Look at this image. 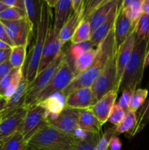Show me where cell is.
I'll return each instance as SVG.
<instances>
[{
  "instance_id": "obj_38",
  "label": "cell",
  "mask_w": 149,
  "mask_h": 150,
  "mask_svg": "<svg viewBox=\"0 0 149 150\" xmlns=\"http://www.w3.org/2000/svg\"><path fill=\"white\" fill-rule=\"evenodd\" d=\"M115 129L116 126H112L103 133L95 150H108L111 138L113 136H115Z\"/></svg>"
},
{
  "instance_id": "obj_17",
  "label": "cell",
  "mask_w": 149,
  "mask_h": 150,
  "mask_svg": "<svg viewBox=\"0 0 149 150\" xmlns=\"http://www.w3.org/2000/svg\"><path fill=\"white\" fill-rule=\"evenodd\" d=\"M121 4H122V1H121ZM121 4L113 26L114 37H115L117 50L119 48L120 45L128 38L130 34L134 29V24H133L131 21L124 14Z\"/></svg>"
},
{
  "instance_id": "obj_41",
  "label": "cell",
  "mask_w": 149,
  "mask_h": 150,
  "mask_svg": "<svg viewBox=\"0 0 149 150\" xmlns=\"http://www.w3.org/2000/svg\"><path fill=\"white\" fill-rule=\"evenodd\" d=\"M0 40L3 41L4 42L7 43V45H9L12 48L14 47L11 40L10 39L8 35H7L5 27H4V24L1 23V21H0Z\"/></svg>"
},
{
  "instance_id": "obj_32",
  "label": "cell",
  "mask_w": 149,
  "mask_h": 150,
  "mask_svg": "<svg viewBox=\"0 0 149 150\" xmlns=\"http://www.w3.org/2000/svg\"><path fill=\"white\" fill-rule=\"evenodd\" d=\"M26 49H27V45H19L12 48L9 61L13 68L23 67L27 55Z\"/></svg>"
},
{
  "instance_id": "obj_34",
  "label": "cell",
  "mask_w": 149,
  "mask_h": 150,
  "mask_svg": "<svg viewBox=\"0 0 149 150\" xmlns=\"http://www.w3.org/2000/svg\"><path fill=\"white\" fill-rule=\"evenodd\" d=\"M136 40L149 41V16L143 14L134 24Z\"/></svg>"
},
{
  "instance_id": "obj_46",
  "label": "cell",
  "mask_w": 149,
  "mask_h": 150,
  "mask_svg": "<svg viewBox=\"0 0 149 150\" xmlns=\"http://www.w3.org/2000/svg\"><path fill=\"white\" fill-rule=\"evenodd\" d=\"M6 104H7V100L4 98H0V114L2 113V111L5 108Z\"/></svg>"
},
{
  "instance_id": "obj_20",
  "label": "cell",
  "mask_w": 149,
  "mask_h": 150,
  "mask_svg": "<svg viewBox=\"0 0 149 150\" xmlns=\"http://www.w3.org/2000/svg\"><path fill=\"white\" fill-rule=\"evenodd\" d=\"M65 97L61 92H58L36 105H40L45 108L48 120H55L65 108Z\"/></svg>"
},
{
  "instance_id": "obj_12",
  "label": "cell",
  "mask_w": 149,
  "mask_h": 150,
  "mask_svg": "<svg viewBox=\"0 0 149 150\" xmlns=\"http://www.w3.org/2000/svg\"><path fill=\"white\" fill-rule=\"evenodd\" d=\"M135 40L136 34L134 29L128 38L118 48L116 57V77H115V86L112 89L118 93L119 92L120 85H121L124 69L131 57V52L135 44Z\"/></svg>"
},
{
  "instance_id": "obj_9",
  "label": "cell",
  "mask_w": 149,
  "mask_h": 150,
  "mask_svg": "<svg viewBox=\"0 0 149 150\" xmlns=\"http://www.w3.org/2000/svg\"><path fill=\"white\" fill-rule=\"evenodd\" d=\"M47 124L48 117L45 108L40 105H34L29 108L19 130L28 142Z\"/></svg>"
},
{
  "instance_id": "obj_7",
  "label": "cell",
  "mask_w": 149,
  "mask_h": 150,
  "mask_svg": "<svg viewBox=\"0 0 149 150\" xmlns=\"http://www.w3.org/2000/svg\"><path fill=\"white\" fill-rule=\"evenodd\" d=\"M66 51L63 48L58 57L42 72L37 75L36 78L34 79L29 86L26 99L25 105L29 108L32 107L36 102L38 95L42 91V89L49 83L53 75L58 70L61 62L65 57Z\"/></svg>"
},
{
  "instance_id": "obj_3",
  "label": "cell",
  "mask_w": 149,
  "mask_h": 150,
  "mask_svg": "<svg viewBox=\"0 0 149 150\" xmlns=\"http://www.w3.org/2000/svg\"><path fill=\"white\" fill-rule=\"evenodd\" d=\"M149 49V41L135 40L131 57L124 69L119 91L133 92L138 89L143 81L146 54Z\"/></svg>"
},
{
  "instance_id": "obj_29",
  "label": "cell",
  "mask_w": 149,
  "mask_h": 150,
  "mask_svg": "<svg viewBox=\"0 0 149 150\" xmlns=\"http://www.w3.org/2000/svg\"><path fill=\"white\" fill-rule=\"evenodd\" d=\"M91 27L89 23V18L83 17L79 26L76 29L74 35L71 38L72 44L79 43V42H84L89 40L91 38Z\"/></svg>"
},
{
  "instance_id": "obj_45",
  "label": "cell",
  "mask_w": 149,
  "mask_h": 150,
  "mask_svg": "<svg viewBox=\"0 0 149 150\" xmlns=\"http://www.w3.org/2000/svg\"><path fill=\"white\" fill-rule=\"evenodd\" d=\"M142 10H143V13L149 16V0H143Z\"/></svg>"
},
{
  "instance_id": "obj_48",
  "label": "cell",
  "mask_w": 149,
  "mask_h": 150,
  "mask_svg": "<svg viewBox=\"0 0 149 150\" xmlns=\"http://www.w3.org/2000/svg\"><path fill=\"white\" fill-rule=\"evenodd\" d=\"M12 47H10V45H7V43L4 42L3 41L0 40V49H6V48H10Z\"/></svg>"
},
{
  "instance_id": "obj_23",
  "label": "cell",
  "mask_w": 149,
  "mask_h": 150,
  "mask_svg": "<svg viewBox=\"0 0 149 150\" xmlns=\"http://www.w3.org/2000/svg\"><path fill=\"white\" fill-rule=\"evenodd\" d=\"M102 127L91 108L80 110L79 127L82 131L100 134L102 133Z\"/></svg>"
},
{
  "instance_id": "obj_52",
  "label": "cell",
  "mask_w": 149,
  "mask_h": 150,
  "mask_svg": "<svg viewBox=\"0 0 149 150\" xmlns=\"http://www.w3.org/2000/svg\"><path fill=\"white\" fill-rule=\"evenodd\" d=\"M27 150H41V149H35V148H32V147H30V146H29V148H28Z\"/></svg>"
},
{
  "instance_id": "obj_33",
  "label": "cell",
  "mask_w": 149,
  "mask_h": 150,
  "mask_svg": "<svg viewBox=\"0 0 149 150\" xmlns=\"http://www.w3.org/2000/svg\"><path fill=\"white\" fill-rule=\"evenodd\" d=\"M148 94V90L147 89L138 88L131 93L129 102L128 110L132 112L137 113V111L142 107L146 100Z\"/></svg>"
},
{
  "instance_id": "obj_42",
  "label": "cell",
  "mask_w": 149,
  "mask_h": 150,
  "mask_svg": "<svg viewBox=\"0 0 149 150\" xmlns=\"http://www.w3.org/2000/svg\"><path fill=\"white\" fill-rule=\"evenodd\" d=\"M13 67L10 64V61H6L4 62L0 63V81L5 77L12 70Z\"/></svg>"
},
{
  "instance_id": "obj_8",
  "label": "cell",
  "mask_w": 149,
  "mask_h": 150,
  "mask_svg": "<svg viewBox=\"0 0 149 150\" xmlns=\"http://www.w3.org/2000/svg\"><path fill=\"white\" fill-rule=\"evenodd\" d=\"M80 110L65 108L55 120H48V124L60 131L75 138H81L86 132L79 127Z\"/></svg>"
},
{
  "instance_id": "obj_19",
  "label": "cell",
  "mask_w": 149,
  "mask_h": 150,
  "mask_svg": "<svg viewBox=\"0 0 149 150\" xmlns=\"http://www.w3.org/2000/svg\"><path fill=\"white\" fill-rule=\"evenodd\" d=\"M24 76L23 67L13 68L11 71L0 81V96L8 99L17 89Z\"/></svg>"
},
{
  "instance_id": "obj_35",
  "label": "cell",
  "mask_w": 149,
  "mask_h": 150,
  "mask_svg": "<svg viewBox=\"0 0 149 150\" xmlns=\"http://www.w3.org/2000/svg\"><path fill=\"white\" fill-rule=\"evenodd\" d=\"M93 47H94V45L92 43L91 41L89 40L79 42V43L72 44L67 53H68V55L70 57V59L72 60V62H74V60L76 59L77 57H79L80 55L84 54L89 50L93 48Z\"/></svg>"
},
{
  "instance_id": "obj_15",
  "label": "cell",
  "mask_w": 149,
  "mask_h": 150,
  "mask_svg": "<svg viewBox=\"0 0 149 150\" xmlns=\"http://www.w3.org/2000/svg\"><path fill=\"white\" fill-rule=\"evenodd\" d=\"M93 105L91 88H82L71 92L65 99V108L86 109Z\"/></svg>"
},
{
  "instance_id": "obj_26",
  "label": "cell",
  "mask_w": 149,
  "mask_h": 150,
  "mask_svg": "<svg viewBox=\"0 0 149 150\" xmlns=\"http://www.w3.org/2000/svg\"><path fill=\"white\" fill-rule=\"evenodd\" d=\"M143 0H124L121 7L124 14L131 21L133 24H135L139 18L143 14L142 10Z\"/></svg>"
},
{
  "instance_id": "obj_27",
  "label": "cell",
  "mask_w": 149,
  "mask_h": 150,
  "mask_svg": "<svg viewBox=\"0 0 149 150\" xmlns=\"http://www.w3.org/2000/svg\"><path fill=\"white\" fill-rule=\"evenodd\" d=\"M96 55V48H91L77 57L73 62V68L76 76L87 70L92 64Z\"/></svg>"
},
{
  "instance_id": "obj_53",
  "label": "cell",
  "mask_w": 149,
  "mask_h": 150,
  "mask_svg": "<svg viewBox=\"0 0 149 150\" xmlns=\"http://www.w3.org/2000/svg\"><path fill=\"white\" fill-rule=\"evenodd\" d=\"M0 98H1V96H0Z\"/></svg>"
},
{
  "instance_id": "obj_13",
  "label": "cell",
  "mask_w": 149,
  "mask_h": 150,
  "mask_svg": "<svg viewBox=\"0 0 149 150\" xmlns=\"http://www.w3.org/2000/svg\"><path fill=\"white\" fill-rule=\"evenodd\" d=\"M29 109V107L24 105L0 120V140L7 139L20 130Z\"/></svg>"
},
{
  "instance_id": "obj_24",
  "label": "cell",
  "mask_w": 149,
  "mask_h": 150,
  "mask_svg": "<svg viewBox=\"0 0 149 150\" xmlns=\"http://www.w3.org/2000/svg\"><path fill=\"white\" fill-rule=\"evenodd\" d=\"M42 1L43 0H24L26 18L32 26V35L34 38L40 21Z\"/></svg>"
},
{
  "instance_id": "obj_30",
  "label": "cell",
  "mask_w": 149,
  "mask_h": 150,
  "mask_svg": "<svg viewBox=\"0 0 149 150\" xmlns=\"http://www.w3.org/2000/svg\"><path fill=\"white\" fill-rule=\"evenodd\" d=\"M137 124V114L136 113L132 112L131 111H127L125 113V116L121 122L118 125L116 126L115 129V136L121 133H127L129 134Z\"/></svg>"
},
{
  "instance_id": "obj_39",
  "label": "cell",
  "mask_w": 149,
  "mask_h": 150,
  "mask_svg": "<svg viewBox=\"0 0 149 150\" xmlns=\"http://www.w3.org/2000/svg\"><path fill=\"white\" fill-rule=\"evenodd\" d=\"M131 93H132V92H130L129 90L122 91L121 96V98H120L119 100H118V104L125 112H127V111H128L129 102V99L130 97H131Z\"/></svg>"
},
{
  "instance_id": "obj_18",
  "label": "cell",
  "mask_w": 149,
  "mask_h": 150,
  "mask_svg": "<svg viewBox=\"0 0 149 150\" xmlns=\"http://www.w3.org/2000/svg\"><path fill=\"white\" fill-rule=\"evenodd\" d=\"M121 1H121V0L117 1L116 4L113 6V7L111 10V11L110 12L109 15L105 20V21L91 35L90 40L93 44L94 47H97L99 44L102 42V40L108 35L110 31L113 28L114 23H115L119 7L121 6Z\"/></svg>"
},
{
  "instance_id": "obj_51",
  "label": "cell",
  "mask_w": 149,
  "mask_h": 150,
  "mask_svg": "<svg viewBox=\"0 0 149 150\" xmlns=\"http://www.w3.org/2000/svg\"><path fill=\"white\" fill-rule=\"evenodd\" d=\"M4 142H5V139L4 140H0V150L4 149Z\"/></svg>"
},
{
  "instance_id": "obj_5",
  "label": "cell",
  "mask_w": 149,
  "mask_h": 150,
  "mask_svg": "<svg viewBox=\"0 0 149 150\" xmlns=\"http://www.w3.org/2000/svg\"><path fill=\"white\" fill-rule=\"evenodd\" d=\"M75 76V72L73 68V62L69 57L68 53L66 51L65 57L61 62L59 67L53 75L49 83L39 94L34 105L42 102L53 94L64 91Z\"/></svg>"
},
{
  "instance_id": "obj_40",
  "label": "cell",
  "mask_w": 149,
  "mask_h": 150,
  "mask_svg": "<svg viewBox=\"0 0 149 150\" xmlns=\"http://www.w3.org/2000/svg\"><path fill=\"white\" fill-rule=\"evenodd\" d=\"M1 1L7 7H15L25 11L24 0H2Z\"/></svg>"
},
{
  "instance_id": "obj_21",
  "label": "cell",
  "mask_w": 149,
  "mask_h": 150,
  "mask_svg": "<svg viewBox=\"0 0 149 150\" xmlns=\"http://www.w3.org/2000/svg\"><path fill=\"white\" fill-rule=\"evenodd\" d=\"M54 9L55 16L53 26L54 32L56 35H58L72 13V0H58Z\"/></svg>"
},
{
  "instance_id": "obj_37",
  "label": "cell",
  "mask_w": 149,
  "mask_h": 150,
  "mask_svg": "<svg viewBox=\"0 0 149 150\" xmlns=\"http://www.w3.org/2000/svg\"><path fill=\"white\" fill-rule=\"evenodd\" d=\"M125 113V111L120 107L118 103H115L111 110L108 122L113 125V126L118 125L124 118Z\"/></svg>"
},
{
  "instance_id": "obj_4",
  "label": "cell",
  "mask_w": 149,
  "mask_h": 150,
  "mask_svg": "<svg viewBox=\"0 0 149 150\" xmlns=\"http://www.w3.org/2000/svg\"><path fill=\"white\" fill-rule=\"evenodd\" d=\"M77 138L47 124L27 142L28 146L41 150H74Z\"/></svg>"
},
{
  "instance_id": "obj_44",
  "label": "cell",
  "mask_w": 149,
  "mask_h": 150,
  "mask_svg": "<svg viewBox=\"0 0 149 150\" xmlns=\"http://www.w3.org/2000/svg\"><path fill=\"white\" fill-rule=\"evenodd\" d=\"M12 48H6V49H0V63L4 62L10 59L11 54Z\"/></svg>"
},
{
  "instance_id": "obj_31",
  "label": "cell",
  "mask_w": 149,
  "mask_h": 150,
  "mask_svg": "<svg viewBox=\"0 0 149 150\" xmlns=\"http://www.w3.org/2000/svg\"><path fill=\"white\" fill-rule=\"evenodd\" d=\"M28 143L20 130L5 139L3 150H27Z\"/></svg>"
},
{
  "instance_id": "obj_2",
  "label": "cell",
  "mask_w": 149,
  "mask_h": 150,
  "mask_svg": "<svg viewBox=\"0 0 149 150\" xmlns=\"http://www.w3.org/2000/svg\"><path fill=\"white\" fill-rule=\"evenodd\" d=\"M53 14L51 8L48 7L45 0L42 1L40 21L38 26L37 32L35 37L34 44L28 54L27 64L23 67V73L29 85L32 83L37 74L38 67L40 62L42 49L50 26L53 23Z\"/></svg>"
},
{
  "instance_id": "obj_16",
  "label": "cell",
  "mask_w": 149,
  "mask_h": 150,
  "mask_svg": "<svg viewBox=\"0 0 149 150\" xmlns=\"http://www.w3.org/2000/svg\"><path fill=\"white\" fill-rule=\"evenodd\" d=\"M117 95L118 92L115 90L110 91L91 108L102 126L108 122L111 110L116 103Z\"/></svg>"
},
{
  "instance_id": "obj_14",
  "label": "cell",
  "mask_w": 149,
  "mask_h": 150,
  "mask_svg": "<svg viewBox=\"0 0 149 150\" xmlns=\"http://www.w3.org/2000/svg\"><path fill=\"white\" fill-rule=\"evenodd\" d=\"M29 83L25 76L22 78L15 92L7 100V104L4 111L0 114V120L8 117L25 105V99L29 89Z\"/></svg>"
},
{
  "instance_id": "obj_10",
  "label": "cell",
  "mask_w": 149,
  "mask_h": 150,
  "mask_svg": "<svg viewBox=\"0 0 149 150\" xmlns=\"http://www.w3.org/2000/svg\"><path fill=\"white\" fill-rule=\"evenodd\" d=\"M1 21L4 24L7 35L14 46H28L30 37L32 35V26L26 18L13 21Z\"/></svg>"
},
{
  "instance_id": "obj_6",
  "label": "cell",
  "mask_w": 149,
  "mask_h": 150,
  "mask_svg": "<svg viewBox=\"0 0 149 150\" xmlns=\"http://www.w3.org/2000/svg\"><path fill=\"white\" fill-rule=\"evenodd\" d=\"M116 46L111 53L103 70L91 86L93 93V103L94 105L104 95L112 90L116 77Z\"/></svg>"
},
{
  "instance_id": "obj_47",
  "label": "cell",
  "mask_w": 149,
  "mask_h": 150,
  "mask_svg": "<svg viewBox=\"0 0 149 150\" xmlns=\"http://www.w3.org/2000/svg\"><path fill=\"white\" fill-rule=\"evenodd\" d=\"M57 1L58 0H45V2L47 3V4H48L50 8H52V7L54 8V7L56 4Z\"/></svg>"
},
{
  "instance_id": "obj_43",
  "label": "cell",
  "mask_w": 149,
  "mask_h": 150,
  "mask_svg": "<svg viewBox=\"0 0 149 150\" xmlns=\"http://www.w3.org/2000/svg\"><path fill=\"white\" fill-rule=\"evenodd\" d=\"M121 148H122V144L119 138L117 136H112L110 141L108 150H121Z\"/></svg>"
},
{
  "instance_id": "obj_36",
  "label": "cell",
  "mask_w": 149,
  "mask_h": 150,
  "mask_svg": "<svg viewBox=\"0 0 149 150\" xmlns=\"http://www.w3.org/2000/svg\"><path fill=\"white\" fill-rule=\"evenodd\" d=\"M23 18H26L25 11L15 7H7L0 13V21H13Z\"/></svg>"
},
{
  "instance_id": "obj_25",
  "label": "cell",
  "mask_w": 149,
  "mask_h": 150,
  "mask_svg": "<svg viewBox=\"0 0 149 150\" xmlns=\"http://www.w3.org/2000/svg\"><path fill=\"white\" fill-rule=\"evenodd\" d=\"M83 14H84V10L78 12H74L72 10L70 17L69 18L58 35V40L63 45L69 40H71L72 37L74 35L76 29L83 19Z\"/></svg>"
},
{
  "instance_id": "obj_50",
  "label": "cell",
  "mask_w": 149,
  "mask_h": 150,
  "mask_svg": "<svg viewBox=\"0 0 149 150\" xmlns=\"http://www.w3.org/2000/svg\"><path fill=\"white\" fill-rule=\"evenodd\" d=\"M145 67L146 66H149V49L147 54H146L145 60Z\"/></svg>"
},
{
  "instance_id": "obj_22",
  "label": "cell",
  "mask_w": 149,
  "mask_h": 150,
  "mask_svg": "<svg viewBox=\"0 0 149 150\" xmlns=\"http://www.w3.org/2000/svg\"><path fill=\"white\" fill-rule=\"evenodd\" d=\"M117 1L118 0H103L102 2L90 15L89 21L91 35L105 21L113 6L116 4Z\"/></svg>"
},
{
  "instance_id": "obj_49",
  "label": "cell",
  "mask_w": 149,
  "mask_h": 150,
  "mask_svg": "<svg viewBox=\"0 0 149 150\" xmlns=\"http://www.w3.org/2000/svg\"><path fill=\"white\" fill-rule=\"evenodd\" d=\"M7 7L5 5V4H3V2L1 1H0V13H1V12L4 11L5 9H7Z\"/></svg>"
},
{
  "instance_id": "obj_28",
  "label": "cell",
  "mask_w": 149,
  "mask_h": 150,
  "mask_svg": "<svg viewBox=\"0 0 149 150\" xmlns=\"http://www.w3.org/2000/svg\"><path fill=\"white\" fill-rule=\"evenodd\" d=\"M103 133H86L81 138H77L74 150H95Z\"/></svg>"
},
{
  "instance_id": "obj_11",
  "label": "cell",
  "mask_w": 149,
  "mask_h": 150,
  "mask_svg": "<svg viewBox=\"0 0 149 150\" xmlns=\"http://www.w3.org/2000/svg\"><path fill=\"white\" fill-rule=\"evenodd\" d=\"M63 44L59 41L58 35L54 32L53 23L50 26L42 49L40 62L38 67L37 74L45 70L57 57L63 49Z\"/></svg>"
},
{
  "instance_id": "obj_1",
  "label": "cell",
  "mask_w": 149,
  "mask_h": 150,
  "mask_svg": "<svg viewBox=\"0 0 149 150\" xmlns=\"http://www.w3.org/2000/svg\"><path fill=\"white\" fill-rule=\"evenodd\" d=\"M116 46L114 37L113 28L96 47V55L91 65L86 70L77 75L69 86L61 92L65 98L71 92L82 89L90 88L103 70L111 53Z\"/></svg>"
}]
</instances>
